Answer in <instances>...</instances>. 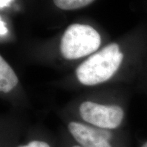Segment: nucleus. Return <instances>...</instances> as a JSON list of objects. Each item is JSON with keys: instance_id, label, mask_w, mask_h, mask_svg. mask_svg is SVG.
Masks as SVG:
<instances>
[{"instance_id": "423d86ee", "label": "nucleus", "mask_w": 147, "mask_h": 147, "mask_svg": "<svg viewBox=\"0 0 147 147\" xmlns=\"http://www.w3.org/2000/svg\"><path fill=\"white\" fill-rule=\"evenodd\" d=\"M18 79L12 67L2 57H0V91L3 94H8L15 89Z\"/></svg>"}, {"instance_id": "7ed1b4c3", "label": "nucleus", "mask_w": 147, "mask_h": 147, "mask_svg": "<svg viewBox=\"0 0 147 147\" xmlns=\"http://www.w3.org/2000/svg\"><path fill=\"white\" fill-rule=\"evenodd\" d=\"M79 121L97 127L117 130L121 126L125 113L123 108L115 104L84 100L78 107Z\"/></svg>"}, {"instance_id": "0eeeda50", "label": "nucleus", "mask_w": 147, "mask_h": 147, "mask_svg": "<svg viewBox=\"0 0 147 147\" xmlns=\"http://www.w3.org/2000/svg\"><path fill=\"white\" fill-rule=\"evenodd\" d=\"M95 0H53L55 5L65 10H76L87 6Z\"/></svg>"}, {"instance_id": "1a4fd4ad", "label": "nucleus", "mask_w": 147, "mask_h": 147, "mask_svg": "<svg viewBox=\"0 0 147 147\" xmlns=\"http://www.w3.org/2000/svg\"><path fill=\"white\" fill-rule=\"evenodd\" d=\"M140 147H147V141L146 142H145Z\"/></svg>"}, {"instance_id": "f257e3e1", "label": "nucleus", "mask_w": 147, "mask_h": 147, "mask_svg": "<svg viewBox=\"0 0 147 147\" xmlns=\"http://www.w3.org/2000/svg\"><path fill=\"white\" fill-rule=\"evenodd\" d=\"M123 55L119 46L110 44L80 64L76 69L78 81L86 86H94L109 80L120 66Z\"/></svg>"}, {"instance_id": "39448f33", "label": "nucleus", "mask_w": 147, "mask_h": 147, "mask_svg": "<svg viewBox=\"0 0 147 147\" xmlns=\"http://www.w3.org/2000/svg\"><path fill=\"white\" fill-rule=\"evenodd\" d=\"M25 135L23 142L16 147H57L56 136L36 130Z\"/></svg>"}, {"instance_id": "6e6552de", "label": "nucleus", "mask_w": 147, "mask_h": 147, "mask_svg": "<svg viewBox=\"0 0 147 147\" xmlns=\"http://www.w3.org/2000/svg\"><path fill=\"white\" fill-rule=\"evenodd\" d=\"M57 147H81L71 138L65 129L56 136Z\"/></svg>"}, {"instance_id": "20e7f679", "label": "nucleus", "mask_w": 147, "mask_h": 147, "mask_svg": "<svg viewBox=\"0 0 147 147\" xmlns=\"http://www.w3.org/2000/svg\"><path fill=\"white\" fill-rule=\"evenodd\" d=\"M65 129L81 147H120L117 130L97 127L79 120H69Z\"/></svg>"}, {"instance_id": "f03ea898", "label": "nucleus", "mask_w": 147, "mask_h": 147, "mask_svg": "<svg viewBox=\"0 0 147 147\" xmlns=\"http://www.w3.org/2000/svg\"><path fill=\"white\" fill-rule=\"evenodd\" d=\"M100 45V35L95 29L87 25L72 24L62 36L61 52L66 59H77L95 52Z\"/></svg>"}]
</instances>
